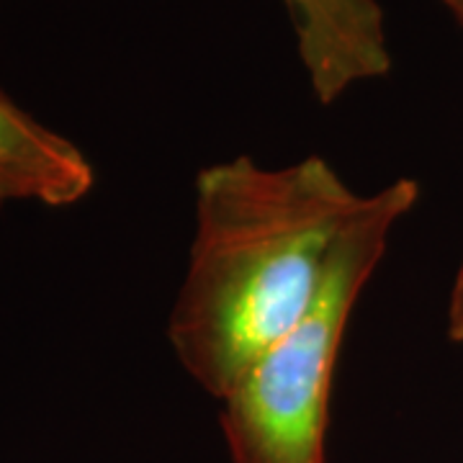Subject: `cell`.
Instances as JSON below:
<instances>
[{"mask_svg":"<svg viewBox=\"0 0 463 463\" xmlns=\"http://www.w3.org/2000/svg\"><path fill=\"white\" fill-rule=\"evenodd\" d=\"M364 201L322 157L283 167L234 157L196 175V232L167 340L206 394L222 402L309 312Z\"/></svg>","mask_w":463,"mask_h":463,"instance_id":"1","label":"cell"},{"mask_svg":"<svg viewBox=\"0 0 463 463\" xmlns=\"http://www.w3.org/2000/svg\"><path fill=\"white\" fill-rule=\"evenodd\" d=\"M417 199L412 178L365 194L309 312L224 394L222 432L232 463H327L332 383L347 322Z\"/></svg>","mask_w":463,"mask_h":463,"instance_id":"2","label":"cell"},{"mask_svg":"<svg viewBox=\"0 0 463 463\" xmlns=\"http://www.w3.org/2000/svg\"><path fill=\"white\" fill-rule=\"evenodd\" d=\"M298 57L319 103L389 72L383 14L376 0H283Z\"/></svg>","mask_w":463,"mask_h":463,"instance_id":"3","label":"cell"},{"mask_svg":"<svg viewBox=\"0 0 463 463\" xmlns=\"http://www.w3.org/2000/svg\"><path fill=\"white\" fill-rule=\"evenodd\" d=\"M0 173L24 183L32 201L70 206L85 199L96 173L70 139L42 127L0 93Z\"/></svg>","mask_w":463,"mask_h":463,"instance_id":"4","label":"cell"},{"mask_svg":"<svg viewBox=\"0 0 463 463\" xmlns=\"http://www.w3.org/2000/svg\"><path fill=\"white\" fill-rule=\"evenodd\" d=\"M448 335L463 345V260L458 265L456 281L450 288V304H448Z\"/></svg>","mask_w":463,"mask_h":463,"instance_id":"5","label":"cell"},{"mask_svg":"<svg viewBox=\"0 0 463 463\" xmlns=\"http://www.w3.org/2000/svg\"><path fill=\"white\" fill-rule=\"evenodd\" d=\"M0 201H32V194L24 183L0 173Z\"/></svg>","mask_w":463,"mask_h":463,"instance_id":"6","label":"cell"},{"mask_svg":"<svg viewBox=\"0 0 463 463\" xmlns=\"http://www.w3.org/2000/svg\"><path fill=\"white\" fill-rule=\"evenodd\" d=\"M446 3L453 8V11H456V16L461 18V24H463V0H446Z\"/></svg>","mask_w":463,"mask_h":463,"instance_id":"7","label":"cell"}]
</instances>
